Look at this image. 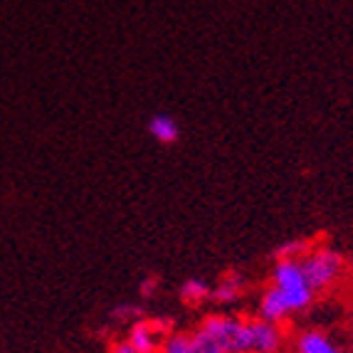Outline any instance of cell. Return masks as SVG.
Masks as SVG:
<instances>
[{
	"label": "cell",
	"instance_id": "6da1fadb",
	"mask_svg": "<svg viewBox=\"0 0 353 353\" xmlns=\"http://www.w3.org/2000/svg\"><path fill=\"white\" fill-rule=\"evenodd\" d=\"M270 284L282 294L292 314L306 312L312 306L314 296H316L309 282H306L299 259H277L272 267Z\"/></svg>",
	"mask_w": 353,
	"mask_h": 353
},
{
	"label": "cell",
	"instance_id": "7a4b0ae2",
	"mask_svg": "<svg viewBox=\"0 0 353 353\" xmlns=\"http://www.w3.org/2000/svg\"><path fill=\"white\" fill-rule=\"evenodd\" d=\"M299 262L301 270H304L306 282L314 289V294L334 287L339 282V277L343 274V270H346L343 254L334 248H326V245H314L312 252L301 257Z\"/></svg>",
	"mask_w": 353,
	"mask_h": 353
},
{
	"label": "cell",
	"instance_id": "3957f363",
	"mask_svg": "<svg viewBox=\"0 0 353 353\" xmlns=\"http://www.w3.org/2000/svg\"><path fill=\"white\" fill-rule=\"evenodd\" d=\"M201 329L218 343L223 353H250V319L210 314L201 321Z\"/></svg>",
	"mask_w": 353,
	"mask_h": 353
},
{
	"label": "cell",
	"instance_id": "277c9868",
	"mask_svg": "<svg viewBox=\"0 0 353 353\" xmlns=\"http://www.w3.org/2000/svg\"><path fill=\"white\" fill-rule=\"evenodd\" d=\"M159 353H223L220 346L198 326L193 331H171L161 343Z\"/></svg>",
	"mask_w": 353,
	"mask_h": 353
},
{
	"label": "cell",
	"instance_id": "5b68a950",
	"mask_svg": "<svg viewBox=\"0 0 353 353\" xmlns=\"http://www.w3.org/2000/svg\"><path fill=\"white\" fill-rule=\"evenodd\" d=\"M171 334L165 321H146V319H139L129 326V339L126 341L136 348L139 353H159L161 343H163L165 336Z\"/></svg>",
	"mask_w": 353,
	"mask_h": 353
},
{
	"label": "cell",
	"instance_id": "8992f818",
	"mask_svg": "<svg viewBox=\"0 0 353 353\" xmlns=\"http://www.w3.org/2000/svg\"><path fill=\"white\" fill-rule=\"evenodd\" d=\"M284 346V334L279 324L265 319H250V353H279Z\"/></svg>",
	"mask_w": 353,
	"mask_h": 353
},
{
	"label": "cell",
	"instance_id": "52a82bcc",
	"mask_svg": "<svg viewBox=\"0 0 353 353\" xmlns=\"http://www.w3.org/2000/svg\"><path fill=\"white\" fill-rule=\"evenodd\" d=\"M257 309H259V319H265V321H272V324H282L284 319L292 316L287 301L282 299V294H279V292L274 287H272V284L265 289V292H262Z\"/></svg>",
	"mask_w": 353,
	"mask_h": 353
},
{
	"label": "cell",
	"instance_id": "ba28073f",
	"mask_svg": "<svg viewBox=\"0 0 353 353\" xmlns=\"http://www.w3.org/2000/svg\"><path fill=\"white\" fill-rule=\"evenodd\" d=\"M294 351L296 353H343L324 331H319V329L301 331V334L296 336Z\"/></svg>",
	"mask_w": 353,
	"mask_h": 353
},
{
	"label": "cell",
	"instance_id": "9c48e42d",
	"mask_svg": "<svg viewBox=\"0 0 353 353\" xmlns=\"http://www.w3.org/2000/svg\"><path fill=\"white\" fill-rule=\"evenodd\" d=\"M242 292H245V277L240 272H228L223 274L218 282V287H212V301L218 304H232L235 299H240Z\"/></svg>",
	"mask_w": 353,
	"mask_h": 353
},
{
	"label": "cell",
	"instance_id": "30bf717a",
	"mask_svg": "<svg viewBox=\"0 0 353 353\" xmlns=\"http://www.w3.org/2000/svg\"><path fill=\"white\" fill-rule=\"evenodd\" d=\"M148 134L159 143H163V146H171V143L178 141V136H181V126L168 114H156V117L148 119Z\"/></svg>",
	"mask_w": 353,
	"mask_h": 353
},
{
	"label": "cell",
	"instance_id": "8fae6325",
	"mask_svg": "<svg viewBox=\"0 0 353 353\" xmlns=\"http://www.w3.org/2000/svg\"><path fill=\"white\" fill-rule=\"evenodd\" d=\"M212 296V287L205 282V279L190 277L181 284V299L185 301L188 306H201L205 304L208 299Z\"/></svg>",
	"mask_w": 353,
	"mask_h": 353
},
{
	"label": "cell",
	"instance_id": "7c38bea8",
	"mask_svg": "<svg viewBox=\"0 0 353 353\" xmlns=\"http://www.w3.org/2000/svg\"><path fill=\"white\" fill-rule=\"evenodd\" d=\"M316 242L312 240H287L274 250V259H301L312 252Z\"/></svg>",
	"mask_w": 353,
	"mask_h": 353
},
{
	"label": "cell",
	"instance_id": "4fadbf2b",
	"mask_svg": "<svg viewBox=\"0 0 353 353\" xmlns=\"http://www.w3.org/2000/svg\"><path fill=\"white\" fill-rule=\"evenodd\" d=\"M143 314V309L139 304H131V301H126V304H119L112 309V321H117V324H134V321H139Z\"/></svg>",
	"mask_w": 353,
	"mask_h": 353
},
{
	"label": "cell",
	"instance_id": "5bb4252c",
	"mask_svg": "<svg viewBox=\"0 0 353 353\" xmlns=\"http://www.w3.org/2000/svg\"><path fill=\"white\" fill-rule=\"evenodd\" d=\"M109 353H139V351H136L129 341H114L112 348H109Z\"/></svg>",
	"mask_w": 353,
	"mask_h": 353
},
{
	"label": "cell",
	"instance_id": "9a60e30c",
	"mask_svg": "<svg viewBox=\"0 0 353 353\" xmlns=\"http://www.w3.org/2000/svg\"><path fill=\"white\" fill-rule=\"evenodd\" d=\"M156 284H159V279H156V277H148L146 282L141 284V294L143 296H151V292L156 289Z\"/></svg>",
	"mask_w": 353,
	"mask_h": 353
},
{
	"label": "cell",
	"instance_id": "2e32d148",
	"mask_svg": "<svg viewBox=\"0 0 353 353\" xmlns=\"http://www.w3.org/2000/svg\"><path fill=\"white\" fill-rule=\"evenodd\" d=\"M346 270H348V274L353 277V259H351V262H346Z\"/></svg>",
	"mask_w": 353,
	"mask_h": 353
},
{
	"label": "cell",
	"instance_id": "e0dca14e",
	"mask_svg": "<svg viewBox=\"0 0 353 353\" xmlns=\"http://www.w3.org/2000/svg\"><path fill=\"white\" fill-rule=\"evenodd\" d=\"M351 343H353V336H351Z\"/></svg>",
	"mask_w": 353,
	"mask_h": 353
}]
</instances>
